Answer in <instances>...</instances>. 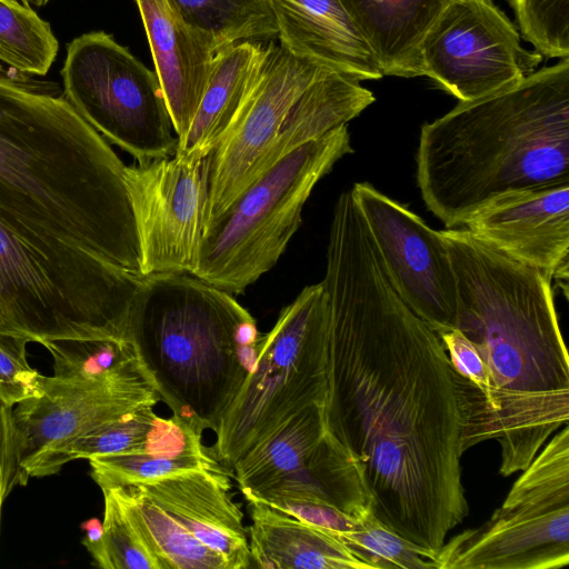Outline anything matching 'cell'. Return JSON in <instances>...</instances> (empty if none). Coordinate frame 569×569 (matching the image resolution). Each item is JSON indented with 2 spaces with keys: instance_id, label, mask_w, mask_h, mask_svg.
<instances>
[{
  "instance_id": "cell-10",
  "label": "cell",
  "mask_w": 569,
  "mask_h": 569,
  "mask_svg": "<svg viewBox=\"0 0 569 569\" xmlns=\"http://www.w3.org/2000/svg\"><path fill=\"white\" fill-rule=\"evenodd\" d=\"M63 96L108 142L138 163L174 154V132L156 72L104 31L83 33L67 47Z\"/></svg>"
},
{
  "instance_id": "cell-2",
  "label": "cell",
  "mask_w": 569,
  "mask_h": 569,
  "mask_svg": "<svg viewBox=\"0 0 569 569\" xmlns=\"http://www.w3.org/2000/svg\"><path fill=\"white\" fill-rule=\"evenodd\" d=\"M457 281L458 329L480 357L486 392L462 423V451L500 445L499 473L522 471L569 419V358L551 279L467 229L441 230Z\"/></svg>"
},
{
  "instance_id": "cell-27",
  "label": "cell",
  "mask_w": 569,
  "mask_h": 569,
  "mask_svg": "<svg viewBox=\"0 0 569 569\" xmlns=\"http://www.w3.org/2000/svg\"><path fill=\"white\" fill-rule=\"evenodd\" d=\"M42 346L53 359V376L62 380L102 385L146 372L127 339H61Z\"/></svg>"
},
{
  "instance_id": "cell-36",
  "label": "cell",
  "mask_w": 569,
  "mask_h": 569,
  "mask_svg": "<svg viewBox=\"0 0 569 569\" xmlns=\"http://www.w3.org/2000/svg\"><path fill=\"white\" fill-rule=\"evenodd\" d=\"M267 505L300 519L339 541H341L342 537L352 531L356 526L357 519L355 517L323 502L300 499H280L269 501Z\"/></svg>"
},
{
  "instance_id": "cell-1",
  "label": "cell",
  "mask_w": 569,
  "mask_h": 569,
  "mask_svg": "<svg viewBox=\"0 0 569 569\" xmlns=\"http://www.w3.org/2000/svg\"><path fill=\"white\" fill-rule=\"evenodd\" d=\"M321 283L327 428L359 466L373 515L435 557L469 512L452 369L393 289L349 190L333 207Z\"/></svg>"
},
{
  "instance_id": "cell-18",
  "label": "cell",
  "mask_w": 569,
  "mask_h": 569,
  "mask_svg": "<svg viewBox=\"0 0 569 569\" xmlns=\"http://www.w3.org/2000/svg\"><path fill=\"white\" fill-rule=\"evenodd\" d=\"M178 140L188 132L208 80L214 50L169 0H134Z\"/></svg>"
},
{
  "instance_id": "cell-38",
  "label": "cell",
  "mask_w": 569,
  "mask_h": 569,
  "mask_svg": "<svg viewBox=\"0 0 569 569\" xmlns=\"http://www.w3.org/2000/svg\"><path fill=\"white\" fill-rule=\"evenodd\" d=\"M18 1V0H12ZM23 3H33L36 6H44L49 0H21Z\"/></svg>"
},
{
  "instance_id": "cell-26",
  "label": "cell",
  "mask_w": 569,
  "mask_h": 569,
  "mask_svg": "<svg viewBox=\"0 0 569 569\" xmlns=\"http://www.w3.org/2000/svg\"><path fill=\"white\" fill-rule=\"evenodd\" d=\"M111 489L160 569H228L219 553L181 527L137 485Z\"/></svg>"
},
{
  "instance_id": "cell-35",
  "label": "cell",
  "mask_w": 569,
  "mask_h": 569,
  "mask_svg": "<svg viewBox=\"0 0 569 569\" xmlns=\"http://www.w3.org/2000/svg\"><path fill=\"white\" fill-rule=\"evenodd\" d=\"M12 409L0 399V519L2 503L11 490L27 485L29 479L21 466V443Z\"/></svg>"
},
{
  "instance_id": "cell-9",
  "label": "cell",
  "mask_w": 569,
  "mask_h": 569,
  "mask_svg": "<svg viewBox=\"0 0 569 569\" xmlns=\"http://www.w3.org/2000/svg\"><path fill=\"white\" fill-rule=\"evenodd\" d=\"M437 569H559L569 563V427L542 447L481 526L453 536Z\"/></svg>"
},
{
  "instance_id": "cell-4",
  "label": "cell",
  "mask_w": 569,
  "mask_h": 569,
  "mask_svg": "<svg viewBox=\"0 0 569 569\" xmlns=\"http://www.w3.org/2000/svg\"><path fill=\"white\" fill-rule=\"evenodd\" d=\"M416 166L448 229L503 193L569 183V58L425 123Z\"/></svg>"
},
{
  "instance_id": "cell-5",
  "label": "cell",
  "mask_w": 569,
  "mask_h": 569,
  "mask_svg": "<svg viewBox=\"0 0 569 569\" xmlns=\"http://www.w3.org/2000/svg\"><path fill=\"white\" fill-rule=\"evenodd\" d=\"M259 336L231 293L187 273L143 277L129 321L160 399L201 432L217 430L253 366Z\"/></svg>"
},
{
  "instance_id": "cell-34",
  "label": "cell",
  "mask_w": 569,
  "mask_h": 569,
  "mask_svg": "<svg viewBox=\"0 0 569 569\" xmlns=\"http://www.w3.org/2000/svg\"><path fill=\"white\" fill-rule=\"evenodd\" d=\"M28 339L0 333V399L14 407L42 393L43 377L27 360Z\"/></svg>"
},
{
  "instance_id": "cell-3",
  "label": "cell",
  "mask_w": 569,
  "mask_h": 569,
  "mask_svg": "<svg viewBox=\"0 0 569 569\" xmlns=\"http://www.w3.org/2000/svg\"><path fill=\"white\" fill-rule=\"evenodd\" d=\"M36 77L0 63V220L44 250L141 276L126 166L58 83Z\"/></svg>"
},
{
  "instance_id": "cell-29",
  "label": "cell",
  "mask_w": 569,
  "mask_h": 569,
  "mask_svg": "<svg viewBox=\"0 0 569 569\" xmlns=\"http://www.w3.org/2000/svg\"><path fill=\"white\" fill-rule=\"evenodd\" d=\"M59 42L49 22L29 3L0 0V61L28 74L43 77L53 64Z\"/></svg>"
},
{
  "instance_id": "cell-22",
  "label": "cell",
  "mask_w": 569,
  "mask_h": 569,
  "mask_svg": "<svg viewBox=\"0 0 569 569\" xmlns=\"http://www.w3.org/2000/svg\"><path fill=\"white\" fill-rule=\"evenodd\" d=\"M383 76H423L420 43L447 0H340Z\"/></svg>"
},
{
  "instance_id": "cell-19",
  "label": "cell",
  "mask_w": 569,
  "mask_h": 569,
  "mask_svg": "<svg viewBox=\"0 0 569 569\" xmlns=\"http://www.w3.org/2000/svg\"><path fill=\"white\" fill-rule=\"evenodd\" d=\"M280 46L359 80L383 77L369 43L340 0H270Z\"/></svg>"
},
{
  "instance_id": "cell-20",
  "label": "cell",
  "mask_w": 569,
  "mask_h": 569,
  "mask_svg": "<svg viewBox=\"0 0 569 569\" xmlns=\"http://www.w3.org/2000/svg\"><path fill=\"white\" fill-rule=\"evenodd\" d=\"M268 52L269 44L247 40L214 53L197 113L178 140L174 156L190 160L208 157L254 86Z\"/></svg>"
},
{
  "instance_id": "cell-11",
  "label": "cell",
  "mask_w": 569,
  "mask_h": 569,
  "mask_svg": "<svg viewBox=\"0 0 569 569\" xmlns=\"http://www.w3.org/2000/svg\"><path fill=\"white\" fill-rule=\"evenodd\" d=\"M423 76L459 101L513 86L542 60L491 0H447L420 43Z\"/></svg>"
},
{
  "instance_id": "cell-21",
  "label": "cell",
  "mask_w": 569,
  "mask_h": 569,
  "mask_svg": "<svg viewBox=\"0 0 569 569\" xmlns=\"http://www.w3.org/2000/svg\"><path fill=\"white\" fill-rule=\"evenodd\" d=\"M251 567L261 569H369L332 536L261 501L250 500Z\"/></svg>"
},
{
  "instance_id": "cell-12",
  "label": "cell",
  "mask_w": 569,
  "mask_h": 569,
  "mask_svg": "<svg viewBox=\"0 0 569 569\" xmlns=\"http://www.w3.org/2000/svg\"><path fill=\"white\" fill-rule=\"evenodd\" d=\"M350 190L402 301L437 335L456 329L457 281L441 231L368 182Z\"/></svg>"
},
{
  "instance_id": "cell-30",
  "label": "cell",
  "mask_w": 569,
  "mask_h": 569,
  "mask_svg": "<svg viewBox=\"0 0 569 569\" xmlns=\"http://www.w3.org/2000/svg\"><path fill=\"white\" fill-rule=\"evenodd\" d=\"M341 542L369 569H437L435 558L399 536L368 510Z\"/></svg>"
},
{
  "instance_id": "cell-6",
  "label": "cell",
  "mask_w": 569,
  "mask_h": 569,
  "mask_svg": "<svg viewBox=\"0 0 569 569\" xmlns=\"http://www.w3.org/2000/svg\"><path fill=\"white\" fill-rule=\"evenodd\" d=\"M142 278L88 251L44 250L0 220V333L129 340Z\"/></svg>"
},
{
  "instance_id": "cell-24",
  "label": "cell",
  "mask_w": 569,
  "mask_h": 569,
  "mask_svg": "<svg viewBox=\"0 0 569 569\" xmlns=\"http://www.w3.org/2000/svg\"><path fill=\"white\" fill-rule=\"evenodd\" d=\"M280 499L328 503L355 518L372 510L359 466L329 430L300 468L246 500L267 503Z\"/></svg>"
},
{
  "instance_id": "cell-37",
  "label": "cell",
  "mask_w": 569,
  "mask_h": 569,
  "mask_svg": "<svg viewBox=\"0 0 569 569\" xmlns=\"http://www.w3.org/2000/svg\"><path fill=\"white\" fill-rule=\"evenodd\" d=\"M81 529L86 531L82 545L93 543L98 541L102 535V522L97 518H91L81 523Z\"/></svg>"
},
{
  "instance_id": "cell-16",
  "label": "cell",
  "mask_w": 569,
  "mask_h": 569,
  "mask_svg": "<svg viewBox=\"0 0 569 569\" xmlns=\"http://www.w3.org/2000/svg\"><path fill=\"white\" fill-rule=\"evenodd\" d=\"M467 230L508 257L567 282L569 183L503 193L465 223Z\"/></svg>"
},
{
  "instance_id": "cell-23",
  "label": "cell",
  "mask_w": 569,
  "mask_h": 569,
  "mask_svg": "<svg viewBox=\"0 0 569 569\" xmlns=\"http://www.w3.org/2000/svg\"><path fill=\"white\" fill-rule=\"evenodd\" d=\"M373 101V93L358 78L328 70L291 107L274 140L256 164L248 186L288 153L347 124Z\"/></svg>"
},
{
  "instance_id": "cell-25",
  "label": "cell",
  "mask_w": 569,
  "mask_h": 569,
  "mask_svg": "<svg viewBox=\"0 0 569 569\" xmlns=\"http://www.w3.org/2000/svg\"><path fill=\"white\" fill-rule=\"evenodd\" d=\"M328 431L325 406H309L283 422L232 467L244 499L300 468Z\"/></svg>"
},
{
  "instance_id": "cell-17",
  "label": "cell",
  "mask_w": 569,
  "mask_h": 569,
  "mask_svg": "<svg viewBox=\"0 0 569 569\" xmlns=\"http://www.w3.org/2000/svg\"><path fill=\"white\" fill-rule=\"evenodd\" d=\"M181 527L219 553L228 569L251 567L248 528L230 476L190 470L134 483Z\"/></svg>"
},
{
  "instance_id": "cell-33",
  "label": "cell",
  "mask_w": 569,
  "mask_h": 569,
  "mask_svg": "<svg viewBox=\"0 0 569 569\" xmlns=\"http://www.w3.org/2000/svg\"><path fill=\"white\" fill-rule=\"evenodd\" d=\"M522 37L547 58H569V0H509Z\"/></svg>"
},
{
  "instance_id": "cell-31",
  "label": "cell",
  "mask_w": 569,
  "mask_h": 569,
  "mask_svg": "<svg viewBox=\"0 0 569 569\" xmlns=\"http://www.w3.org/2000/svg\"><path fill=\"white\" fill-rule=\"evenodd\" d=\"M90 475L100 489L157 480L190 470H207L231 476L216 458H163L140 453H116L90 457Z\"/></svg>"
},
{
  "instance_id": "cell-8",
  "label": "cell",
  "mask_w": 569,
  "mask_h": 569,
  "mask_svg": "<svg viewBox=\"0 0 569 569\" xmlns=\"http://www.w3.org/2000/svg\"><path fill=\"white\" fill-rule=\"evenodd\" d=\"M328 303L322 283L305 287L260 335L253 366L222 416L212 453L226 468L300 410L327 398Z\"/></svg>"
},
{
  "instance_id": "cell-15",
  "label": "cell",
  "mask_w": 569,
  "mask_h": 569,
  "mask_svg": "<svg viewBox=\"0 0 569 569\" xmlns=\"http://www.w3.org/2000/svg\"><path fill=\"white\" fill-rule=\"evenodd\" d=\"M160 396L146 372L118 381L90 385L43 377L42 393L13 407L21 466L41 453L110 422Z\"/></svg>"
},
{
  "instance_id": "cell-7",
  "label": "cell",
  "mask_w": 569,
  "mask_h": 569,
  "mask_svg": "<svg viewBox=\"0 0 569 569\" xmlns=\"http://www.w3.org/2000/svg\"><path fill=\"white\" fill-rule=\"evenodd\" d=\"M352 152L342 124L278 160L204 228L192 276L242 293L278 262L316 184Z\"/></svg>"
},
{
  "instance_id": "cell-13",
  "label": "cell",
  "mask_w": 569,
  "mask_h": 569,
  "mask_svg": "<svg viewBox=\"0 0 569 569\" xmlns=\"http://www.w3.org/2000/svg\"><path fill=\"white\" fill-rule=\"evenodd\" d=\"M328 70L332 69L269 43L254 86L206 158L204 228L247 188L291 107Z\"/></svg>"
},
{
  "instance_id": "cell-28",
  "label": "cell",
  "mask_w": 569,
  "mask_h": 569,
  "mask_svg": "<svg viewBox=\"0 0 569 569\" xmlns=\"http://www.w3.org/2000/svg\"><path fill=\"white\" fill-rule=\"evenodd\" d=\"M191 27L204 33L214 53L247 40L277 36L270 0H169Z\"/></svg>"
},
{
  "instance_id": "cell-32",
  "label": "cell",
  "mask_w": 569,
  "mask_h": 569,
  "mask_svg": "<svg viewBox=\"0 0 569 569\" xmlns=\"http://www.w3.org/2000/svg\"><path fill=\"white\" fill-rule=\"evenodd\" d=\"M104 511L102 535L84 547L102 569H160L143 543L113 489H102Z\"/></svg>"
},
{
  "instance_id": "cell-14",
  "label": "cell",
  "mask_w": 569,
  "mask_h": 569,
  "mask_svg": "<svg viewBox=\"0 0 569 569\" xmlns=\"http://www.w3.org/2000/svg\"><path fill=\"white\" fill-rule=\"evenodd\" d=\"M141 276L193 274L204 230L206 158L178 156L124 167Z\"/></svg>"
}]
</instances>
